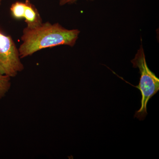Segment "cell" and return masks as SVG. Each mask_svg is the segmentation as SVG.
<instances>
[{"label":"cell","mask_w":159,"mask_h":159,"mask_svg":"<svg viewBox=\"0 0 159 159\" xmlns=\"http://www.w3.org/2000/svg\"><path fill=\"white\" fill-rule=\"evenodd\" d=\"M131 62L134 68L139 69L141 75L140 81L139 85L136 86L125 81L139 89L141 92L142 94L141 107L139 110L136 111L134 117L140 120H143L148 114L147 105L148 101L159 90V79L147 66L142 44L137 51L134 58L131 61Z\"/></svg>","instance_id":"obj_2"},{"label":"cell","mask_w":159,"mask_h":159,"mask_svg":"<svg viewBox=\"0 0 159 159\" xmlns=\"http://www.w3.org/2000/svg\"><path fill=\"white\" fill-rule=\"evenodd\" d=\"M11 78L0 74V99L3 98L7 93L10 88Z\"/></svg>","instance_id":"obj_6"},{"label":"cell","mask_w":159,"mask_h":159,"mask_svg":"<svg viewBox=\"0 0 159 159\" xmlns=\"http://www.w3.org/2000/svg\"><path fill=\"white\" fill-rule=\"evenodd\" d=\"M2 0H0V6H1V4H2Z\"/></svg>","instance_id":"obj_8"},{"label":"cell","mask_w":159,"mask_h":159,"mask_svg":"<svg viewBox=\"0 0 159 159\" xmlns=\"http://www.w3.org/2000/svg\"><path fill=\"white\" fill-rule=\"evenodd\" d=\"M25 5V2H16L13 3L10 7V11L12 17L16 19H23Z\"/></svg>","instance_id":"obj_5"},{"label":"cell","mask_w":159,"mask_h":159,"mask_svg":"<svg viewBox=\"0 0 159 159\" xmlns=\"http://www.w3.org/2000/svg\"><path fill=\"white\" fill-rule=\"evenodd\" d=\"M80 31L66 29L58 23L47 22L34 28L26 27L21 36L22 43L18 49L20 57L24 58L38 51L60 45L74 47Z\"/></svg>","instance_id":"obj_1"},{"label":"cell","mask_w":159,"mask_h":159,"mask_svg":"<svg viewBox=\"0 0 159 159\" xmlns=\"http://www.w3.org/2000/svg\"><path fill=\"white\" fill-rule=\"evenodd\" d=\"M19 52L12 38L0 31V74L15 77L24 70Z\"/></svg>","instance_id":"obj_3"},{"label":"cell","mask_w":159,"mask_h":159,"mask_svg":"<svg viewBox=\"0 0 159 159\" xmlns=\"http://www.w3.org/2000/svg\"><path fill=\"white\" fill-rule=\"evenodd\" d=\"M25 8L23 18L27 24V28H34L42 24V20L39 11L35 6L30 2V0H26Z\"/></svg>","instance_id":"obj_4"},{"label":"cell","mask_w":159,"mask_h":159,"mask_svg":"<svg viewBox=\"0 0 159 159\" xmlns=\"http://www.w3.org/2000/svg\"><path fill=\"white\" fill-rule=\"evenodd\" d=\"M78 0H60L59 5L61 6H64L66 4H71L76 2ZM86 1H93L94 0H86Z\"/></svg>","instance_id":"obj_7"}]
</instances>
